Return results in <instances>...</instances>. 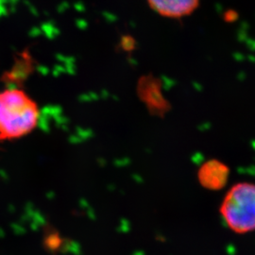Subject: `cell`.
<instances>
[{
    "label": "cell",
    "instance_id": "1",
    "mask_svg": "<svg viewBox=\"0 0 255 255\" xmlns=\"http://www.w3.org/2000/svg\"><path fill=\"white\" fill-rule=\"evenodd\" d=\"M39 119V107L26 92L17 88L0 92V142L26 136Z\"/></svg>",
    "mask_w": 255,
    "mask_h": 255
},
{
    "label": "cell",
    "instance_id": "2",
    "mask_svg": "<svg viewBox=\"0 0 255 255\" xmlns=\"http://www.w3.org/2000/svg\"><path fill=\"white\" fill-rule=\"evenodd\" d=\"M220 214L237 234L255 231V183L238 182L232 186L221 203Z\"/></svg>",
    "mask_w": 255,
    "mask_h": 255
},
{
    "label": "cell",
    "instance_id": "3",
    "mask_svg": "<svg viewBox=\"0 0 255 255\" xmlns=\"http://www.w3.org/2000/svg\"><path fill=\"white\" fill-rule=\"evenodd\" d=\"M138 96L153 116H164L168 111V101L162 93L161 82L152 76H146L138 82Z\"/></svg>",
    "mask_w": 255,
    "mask_h": 255
},
{
    "label": "cell",
    "instance_id": "4",
    "mask_svg": "<svg viewBox=\"0 0 255 255\" xmlns=\"http://www.w3.org/2000/svg\"><path fill=\"white\" fill-rule=\"evenodd\" d=\"M150 9L165 18L179 19L190 15L200 0H146Z\"/></svg>",
    "mask_w": 255,
    "mask_h": 255
},
{
    "label": "cell",
    "instance_id": "5",
    "mask_svg": "<svg viewBox=\"0 0 255 255\" xmlns=\"http://www.w3.org/2000/svg\"><path fill=\"white\" fill-rule=\"evenodd\" d=\"M229 168L226 164L211 160L202 164L199 170V182L201 185L210 190H219L228 181Z\"/></svg>",
    "mask_w": 255,
    "mask_h": 255
},
{
    "label": "cell",
    "instance_id": "6",
    "mask_svg": "<svg viewBox=\"0 0 255 255\" xmlns=\"http://www.w3.org/2000/svg\"><path fill=\"white\" fill-rule=\"evenodd\" d=\"M62 243V240L60 239V237L57 235L52 234V235H48L46 238V246L50 250H58V248L60 247Z\"/></svg>",
    "mask_w": 255,
    "mask_h": 255
}]
</instances>
